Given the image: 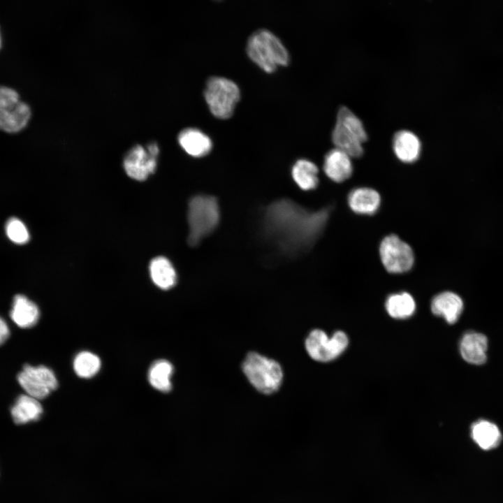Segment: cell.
<instances>
[{
    "instance_id": "6da1fadb",
    "label": "cell",
    "mask_w": 503,
    "mask_h": 503,
    "mask_svg": "<svg viewBox=\"0 0 503 503\" xmlns=\"http://www.w3.org/2000/svg\"><path fill=\"white\" fill-rule=\"evenodd\" d=\"M327 217L326 210L310 212L290 199L282 198L263 210L261 231L282 254L296 256L312 245Z\"/></svg>"
},
{
    "instance_id": "7a4b0ae2",
    "label": "cell",
    "mask_w": 503,
    "mask_h": 503,
    "mask_svg": "<svg viewBox=\"0 0 503 503\" xmlns=\"http://www.w3.org/2000/svg\"><path fill=\"white\" fill-rule=\"evenodd\" d=\"M246 51L250 59L266 73H272L290 61L280 39L267 29H258L250 36Z\"/></svg>"
},
{
    "instance_id": "3957f363",
    "label": "cell",
    "mask_w": 503,
    "mask_h": 503,
    "mask_svg": "<svg viewBox=\"0 0 503 503\" xmlns=\"http://www.w3.org/2000/svg\"><path fill=\"white\" fill-rule=\"evenodd\" d=\"M219 218V207L215 197L197 195L191 198L187 211L189 227L187 241L189 245H198L210 235L217 228Z\"/></svg>"
},
{
    "instance_id": "277c9868",
    "label": "cell",
    "mask_w": 503,
    "mask_h": 503,
    "mask_svg": "<svg viewBox=\"0 0 503 503\" xmlns=\"http://www.w3.org/2000/svg\"><path fill=\"white\" fill-rule=\"evenodd\" d=\"M367 140V135L361 120L348 108H340L332 132V141L335 147L351 158H358L363 154V145Z\"/></svg>"
},
{
    "instance_id": "5b68a950",
    "label": "cell",
    "mask_w": 503,
    "mask_h": 503,
    "mask_svg": "<svg viewBox=\"0 0 503 503\" xmlns=\"http://www.w3.org/2000/svg\"><path fill=\"white\" fill-rule=\"evenodd\" d=\"M242 367L249 381L261 393H272L282 384L283 372L280 365L258 353H249Z\"/></svg>"
},
{
    "instance_id": "8992f818",
    "label": "cell",
    "mask_w": 503,
    "mask_h": 503,
    "mask_svg": "<svg viewBox=\"0 0 503 503\" xmlns=\"http://www.w3.org/2000/svg\"><path fill=\"white\" fill-rule=\"evenodd\" d=\"M204 97L212 114L219 119L230 118L240 100L238 86L232 80L219 76L210 78L204 89Z\"/></svg>"
},
{
    "instance_id": "52a82bcc",
    "label": "cell",
    "mask_w": 503,
    "mask_h": 503,
    "mask_svg": "<svg viewBox=\"0 0 503 503\" xmlns=\"http://www.w3.org/2000/svg\"><path fill=\"white\" fill-rule=\"evenodd\" d=\"M31 111L13 89L0 86V130L8 133L21 131L28 124Z\"/></svg>"
},
{
    "instance_id": "ba28073f",
    "label": "cell",
    "mask_w": 503,
    "mask_h": 503,
    "mask_svg": "<svg viewBox=\"0 0 503 503\" xmlns=\"http://www.w3.org/2000/svg\"><path fill=\"white\" fill-rule=\"evenodd\" d=\"M379 253L383 266L390 273L406 272L414 265V254L412 248L395 234L388 235L382 239Z\"/></svg>"
},
{
    "instance_id": "9c48e42d",
    "label": "cell",
    "mask_w": 503,
    "mask_h": 503,
    "mask_svg": "<svg viewBox=\"0 0 503 503\" xmlns=\"http://www.w3.org/2000/svg\"><path fill=\"white\" fill-rule=\"evenodd\" d=\"M349 339L342 330L335 332L330 337L322 330L310 332L305 340L309 356L319 362L331 361L340 356L347 349Z\"/></svg>"
},
{
    "instance_id": "30bf717a",
    "label": "cell",
    "mask_w": 503,
    "mask_h": 503,
    "mask_svg": "<svg viewBox=\"0 0 503 503\" xmlns=\"http://www.w3.org/2000/svg\"><path fill=\"white\" fill-rule=\"evenodd\" d=\"M17 378L26 393L38 400L46 398L58 386L54 373L45 365L26 364Z\"/></svg>"
},
{
    "instance_id": "8fae6325",
    "label": "cell",
    "mask_w": 503,
    "mask_h": 503,
    "mask_svg": "<svg viewBox=\"0 0 503 503\" xmlns=\"http://www.w3.org/2000/svg\"><path fill=\"white\" fill-rule=\"evenodd\" d=\"M124 168L132 179L143 181L153 173L157 166L156 157L141 145L131 148L124 159Z\"/></svg>"
},
{
    "instance_id": "7c38bea8",
    "label": "cell",
    "mask_w": 503,
    "mask_h": 503,
    "mask_svg": "<svg viewBox=\"0 0 503 503\" xmlns=\"http://www.w3.org/2000/svg\"><path fill=\"white\" fill-rule=\"evenodd\" d=\"M430 307L433 314L442 317L449 324H453L462 313L464 304L457 293L446 291L434 296Z\"/></svg>"
},
{
    "instance_id": "4fadbf2b",
    "label": "cell",
    "mask_w": 503,
    "mask_h": 503,
    "mask_svg": "<svg viewBox=\"0 0 503 503\" xmlns=\"http://www.w3.org/2000/svg\"><path fill=\"white\" fill-rule=\"evenodd\" d=\"M459 349L466 362L482 365L487 360L488 339L481 333L468 331L461 337Z\"/></svg>"
},
{
    "instance_id": "5bb4252c",
    "label": "cell",
    "mask_w": 503,
    "mask_h": 503,
    "mask_svg": "<svg viewBox=\"0 0 503 503\" xmlns=\"http://www.w3.org/2000/svg\"><path fill=\"white\" fill-rule=\"evenodd\" d=\"M323 171L335 182H342L349 179L353 173L351 157L345 152L334 148L324 157Z\"/></svg>"
},
{
    "instance_id": "9a60e30c",
    "label": "cell",
    "mask_w": 503,
    "mask_h": 503,
    "mask_svg": "<svg viewBox=\"0 0 503 503\" xmlns=\"http://www.w3.org/2000/svg\"><path fill=\"white\" fill-rule=\"evenodd\" d=\"M392 146L395 156L403 163H414L421 155V140L415 133L408 130L396 132L393 138Z\"/></svg>"
},
{
    "instance_id": "2e32d148",
    "label": "cell",
    "mask_w": 503,
    "mask_h": 503,
    "mask_svg": "<svg viewBox=\"0 0 503 503\" xmlns=\"http://www.w3.org/2000/svg\"><path fill=\"white\" fill-rule=\"evenodd\" d=\"M349 208L358 214L370 215L375 213L381 204V196L377 191L370 187H357L348 195Z\"/></svg>"
},
{
    "instance_id": "e0dca14e",
    "label": "cell",
    "mask_w": 503,
    "mask_h": 503,
    "mask_svg": "<svg viewBox=\"0 0 503 503\" xmlns=\"http://www.w3.org/2000/svg\"><path fill=\"white\" fill-rule=\"evenodd\" d=\"M178 143L189 155L194 157L205 156L212 148L210 138L196 128L182 130L178 135Z\"/></svg>"
},
{
    "instance_id": "ac0fdd59",
    "label": "cell",
    "mask_w": 503,
    "mask_h": 503,
    "mask_svg": "<svg viewBox=\"0 0 503 503\" xmlns=\"http://www.w3.org/2000/svg\"><path fill=\"white\" fill-rule=\"evenodd\" d=\"M10 316L17 326L27 328L36 324L40 312L37 305L27 297L17 295L13 300Z\"/></svg>"
},
{
    "instance_id": "d6986e66",
    "label": "cell",
    "mask_w": 503,
    "mask_h": 503,
    "mask_svg": "<svg viewBox=\"0 0 503 503\" xmlns=\"http://www.w3.org/2000/svg\"><path fill=\"white\" fill-rule=\"evenodd\" d=\"M10 413L15 423L25 424L38 420L43 414V407L38 399L22 394L16 398Z\"/></svg>"
},
{
    "instance_id": "ffe728a7",
    "label": "cell",
    "mask_w": 503,
    "mask_h": 503,
    "mask_svg": "<svg viewBox=\"0 0 503 503\" xmlns=\"http://www.w3.org/2000/svg\"><path fill=\"white\" fill-rule=\"evenodd\" d=\"M471 437L481 449L486 451L496 448L502 439L499 428L485 419H480L472 425Z\"/></svg>"
},
{
    "instance_id": "44dd1931",
    "label": "cell",
    "mask_w": 503,
    "mask_h": 503,
    "mask_svg": "<svg viewBox=\"0 0 503 503\" xmlns=\"http://www.w3.org/2000/svg\"><path fill=\"white\" fill-rule=\"evenodd\" d=\"M149 269L152 282L161 289H170L176 284V272L172 263L166 257L158 256L153 258L150 263Z\"/></svg>"
},
{
    "instance_id": "7402d4cb",
    "label": "cell",
    "mask_w": 503,
    "mask_h": 503,
    "mask_svg": "<svg viewBox=\"0 0 503 503\" xmlns=\"http://www.w3.org/2000/svg\"><path fill=\"white\" fill-rule=\"evenodd\" d=\"M388 314L396 319H405L415 312L416 305L413 296L404 291L389 295L385 302Z\"/></svg>"
},
{
    "instance_id": "603a6c76",
    "label": "cell",
    "mask_w": 503,
    "mask_h": 503,
    "mask_svg": "<svg viewBox=\"0 0 503 503\" xmlns=\"http://www.w3.org/2000/svg\"><path fill=\"white\" fill-rule=\"evenodd\" d=\"M319 170L307 159L298 160L292 167L291 175L296 184L304 191L314 189L319 184Z\"/></svg>"
},
{
    "instance_id": "cb8c5ba5",
    "label": "cell",
    "mask_w": 503,
    "mask_h": 503,
    "mask_svg": "<svg viewBox=\"0 0 503 503\" xmlns=\"http://www.w3.org/2000/svg\"><path fill=\"white\" fill-rule=\"evenodd\" d=\"M173 373L172 364L166 360H159L151 365L148 380L152 387L161 392H168L172 388L170 377Z\"/></svg>"
},
{
    "instance_id": "d4e9b609",
    "label": "cell",
    "mask_w": 503,
    "mask_h": 503,
    "mask_svg": "<svg viewBox=\"0 0 503 503\" xmlns=\"http://www.w3.org/2000/svg\"><path fill=\"white\" fill-rule=\"evenodd\" d=\"M101 368V360L89 351H81L73 360V369L76 374L85 379L94 377Z\"/></svg>"
},
{
    "instance_id": "484cf974",
    "label": "cell",
    "mask_w": 503,
    "mask_h": 503,
    "mask_svg": "<svg viewBox=\"0 0 503 503\" xmlns=\"http://www.w3.org/2000/svg\"><path fill=\"white\" fill-rule=\"evenodd\" d=\"M6 233L13 242L24 245L29 240V233L27 226L18 218H10L6 224Z\"/></svg>"
},
{
    "instance_id": "4316f807",
    "label": "cell",
    "mask_w": 503,
    "mask_h": 503,
    "mask_svg": "<svg viewBox=\"0 0 503 503\" xmlns=\"http://www.w3.org/2000/svg\"><path fill=\"white\" fill-rule=\"evenodd\" d=\"M10 335V330L6 322L0 316V345L6 342Z\"/></svg>"
},
{
    "instance_id": "83f0119b",
    "label": "cell",
    "mask_w": 503,
    "mask_h": 503,
    "mask_svg": "<svg viewBox=\"0 0 503 503\" xmlns=\"http://www.w3.org/2000/svg\"><path fill=\"white\" fill-rule=\"evenodd\" d=\"M146 149L150 154H152L154 156L157 157L159 152V147L156 143H150L147 146Z\"/></svg>"
},
{
    "instance_id": "f1b7e54d",
    "label": "cell",
    "mask_w": 503,
    "mask_h": 503,
    "mask_svg": "<svg viewBox=\"0 0 503 503\" xmlns=\"http://www.w3.org/2000/svg\"><path fill=\"white\" fill-rule=\"evenodd\" d=\"M1 46H2V36H1V29H0V50L1 48Z\"/></svg>"
},
{
    "instance_id": "f546056e",
    "label": "cell",
    "mask_w": 503,
    "mask_h": 503,
    "mask_svg": "<svg viewBox=\"0 0 503 503\" xmlns=\"http://www.w3.org/2000/svg\"><path fill=\"white\" fill-rule=\"evenodd\" d=\"M212 1L219 2V1H223V0H212Z\"/></svg>"
}]
</instances>
